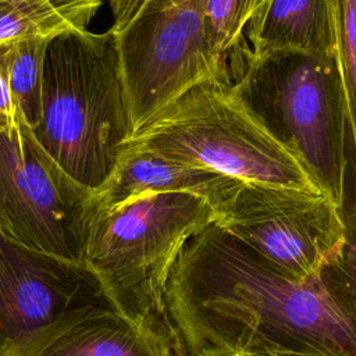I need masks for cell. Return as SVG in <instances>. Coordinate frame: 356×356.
Masks as SVG:
<instances>
[{
  "instance_id": "obj_3",
  "label": "cell",
  "mask_w": 356,
  "mask_h": 356,
  "mask_svg": "<svg viewBox=\"0 0 356 356\" xmlns=\"http://www.w3.org/2000/svg\"><path fill=\"white\" fill-rule=\"evenodd\" d=\"M216 221V209L200 196L145 192L96 207L83 261L115 310L181 348L165 306L168 280L184 245Z\"/></svg>"
},
{
  "instance_id": "obj_11",
  "label": "cell",
  "mask_w": 356,
  "mask_h": 356,
  "mask_svg": "<svg viewBox=\"0 0 356 356\" xmlns=\"http://www.w3.org/2000/svg\"><path fill=\"white\" fill-rule=\"evenodd\" d=\"M242 189L211 170L125 145L113 175L95 197L96 207H108L145 192H188L207 200L218 218Z\"/></svg>"
},
{
  "instance_id": "obj_4",
  "label": "cell",
  "mask_w": 356,
  "mask_h": 356,
  "mask_svg": "<svg viewBox=\"0 0 356 356\" xmlns=\"http://www.w3.org/2000/svg\"><path fill=\"white\" fill-rule=\"evenodd\" d=\"M125 145L211 170L241 188L324 191L246 93L228 82L191 89Z\"/></svg>"
},
{
  "instance_id": "obj_8",
  "label": "cell",
  "mask_w": 356,
  "mask_h": 356,
  "mask_svg": "<svg viewBox=\"0 0 356 356\" xmlns=\"http://www.w3.org/2000/svg\"><path fill=\"white\" fill-rule=\"evenodd\" d=\"M291 57L275 88L284 139L314 181L345 209L350 142L335 60Z\"/></svg>"
},
{
  "instance_id": "obj_13",
  "label": "cell",
  "mask_w": 356,
  "mask_h": 356,
  "mask_svg": "<svg viewBox=\"0 0 356 356\" xmlns=\"http://www.w3.org/2000/svg\"><path fill=\"white\" fill-rule=\"evenodd\" d=\"M102 0H0V43L88 29Z\"/></svg>"
},
{
  "instance_id": "obj_19",
  "label": "cell",
  "mask_w": 356,
  "mask_h": 356,
  "mask_svg": "<svg viewBox=\"0 0 356 356\" xmlns=\"http://www.w3.org/2000/svg\"><path fill=\"white\" fill-rule=\"evenodd\" d=\"M24 122L21 111L0 70V131H14Z\"/></svg>"
},
{
  "instance_id": "obj_17",
  "label": "cell",
  "mask_w": 356,
  "mask_h": 356,
  "mask_svg": "<svg viewBox=\"0 0 356 356\" xmlns=\"http://www.w3.org/2000/svg\"><path fill=\"white\" fill-rule=\"evenodd\" d=\"M345 241L335 259L324 270L334 292L356 313V200L345 211Z\"/></svg>"
},
{
  "instance_id": "obj_5",
  "label": "cell",
  "mask_w": 356,
  "mask_h": 356,
  "mask_svg": "<svg viewBox=\"0 0 356 356\" xmlns=\"http://www.w3.org/2000/svg\"><path fill=\"white\" fill-rule=\"evenodd\" d=\"M106 1L134 132L191 89L231 83L213 49L200 0Z\"/></svg>"
},
{
  "instance_id": "obj_12",
  "label": "cell",
  "mask_w": 356,
  "mask_h": 356,
  "mask_svg": "<svg viewBox=\"0 0 356 356\" xmlns=\"http://www.w3.org/2000/svg\"><path fill=\"white\" fill-rule=\"evenodd\" d=\"M305 56L335 60L332 0H270L249 40L245 89L273 58Z\"/></svg>"
},
{
  "instance_id": "obj_10",
  "label": "cell",
  "mask_w": 356,
  "mask_h": 356,
  "mask_svg": "<svg viewBox=\"0 0 356 356\" xmlns=\"http://www.w3.org/2000/svg\"><path fill=\"white\" fill-rule=\"evenodd\" d=\"M4 356H184L163 334L110 305H89L33 331Z\"/></svg>"
},
{
  "instance_id": "obj_6",
  "label": "cell",
  "mask_w": 356,
  "mask_h": 356,
  "mask_svg": "<svg viewBox=\"0 0 356 356\" xmlns=\"http://www.w3.org/2000/svg\"><path fill=\"white\" fill-rule=\"evenodd\" d=\"M95 192L71 178L24 122L0 131V229L29 246L83 261Z\"/></svg>"
},
{
  "instance_id": "obj_1",
  "label": "cell",
  "mask_w": 356,
  "mask_h": 356,
  "mask_svg": "<svg viewBox=\"0 0 356 356\" xmlns=\"http://www.w3.org/2000/svg\"><path fill=\"white\" fill-rule=\"evenodd\" d=\"M165 306L185 356H235L261 341L356 356V313L324 273L285 275L216 222L184 245Z\"/></svg>"
},
{
  "instance_id": "obj_18",
  "label": "cell",
  "mask_w": 356,
  "mask_h": 356,
  "mask_svg": "<svg viewBox=\"0 0 356 356\" xmlns=\"http://www.w3.org/2000/svg\"><path fill=\"white\" fill-rule=\"evenodd\" d=\"M235 356H346L343 353L305 343H280L261 341Z\"/></svg>"
},
{
  "instance_id": "obj_7",
  "label": "cell",
  "mask_w": 356,
  "mask_h": 356,
  "mask_svg": "<svg viewBox=\"0 0 356 356\" xmlns=\"http://www.w3.org/2000/svg\"><path fill=\"white\" fill-rule=\"evenodd\" d=\"M274 270L296 280L320 275L341 250L345 209L327 192L245 188L216 221Z\"/></svg>"
},
{
  "instance_id": "obj_15",
  "label": "cell",
  "mask_w": 356,
  "mask_h": 356,
  "mask_svg": "<svg viewBox=\"0 0 356 356\" xmlns=\"http://www.w3.org/2000/svg\"><path fill=\"white\" fill-rule=\"evenodd\" d=\"M50 40L22 38L0 43V70L31 129L38 125L42 115L44 61Z\"/></svg>"
},
{
  "instance_id": "obj_2",
  "label": "cell",
  "mask_w": 356,
  "mask_h": 356,
  "mask_svg": "<svg viewBox=\"0 0 356 356\" xmlns=\"http://www.w3.org/2000/svg\"><path fill=\"white\" fill-rule=\"evenodd\" d=\"M31 132L81 185L96 192L108 181L134 132L110 31L50 40L42 115Z\"/></svg>"
},
{
  "instance_id": "obj_14",
  "label": "cell",
  "mask_w": 356,
  "mask_h": 356,
  "mask_svg": "<svg viewBox=\"0 0 356 356\" xmlns=\"http://www.w3.org/2000/svg\"><path fill=\"white\" fill-rule=\"evenodd\" d=\"M270 0H200L213 49L228 79L245 86L249 40Z\"/></svg>"
},
{
  "instance_id": "obj_9",
  "label": "cell",
  "mask_w": 356,
  "mask_h": 356,
  "mask_svg": "<svg viewBox=\"0 0 356 356\" xmlns=\"http://www.w3.org/2000/svg\"><path fill=\"white\" fill-rule=\"evenodd\" d=\"M89 305L110 303L85 261L29 246L0 229V356L33 331Z\"/></svg>"
},
{
  "instance_id": "obj_16",
  "label": "cell",
  "mask_w": 356,
  "mask_h": 356,
  "mask_svg": "<svg viewBox=\"0 0 356 356\" xmlns=\"http://www.w3.org/2000/svg\"><path fill=\"white\" fill-rule=\"evenodd\" d=\"M335 21V68L350 142L356 178V0H332Z\"/></svg>"
}]
</instances>
